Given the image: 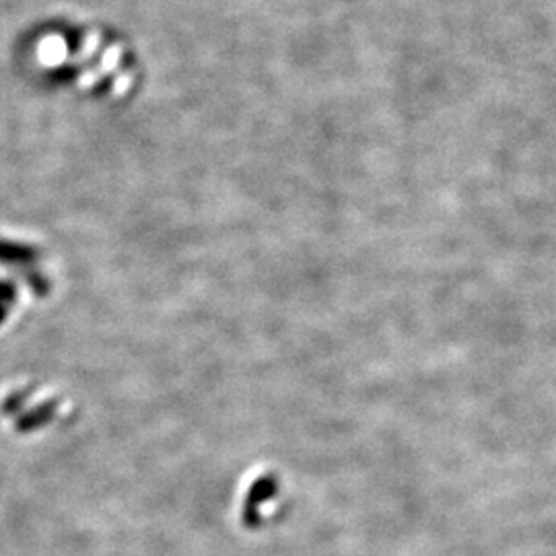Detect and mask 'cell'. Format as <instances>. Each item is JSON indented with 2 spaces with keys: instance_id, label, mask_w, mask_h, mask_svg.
Returning a JSON list of instances; mask_svg holds the SVG:
<instances>
[{
  "instance_id": "6da1fadb",
  "label": "cell",
  "mask_w": 556,
  "mask_h": 556,
  "mask_svg": "<svg viewBox=\"0 0 556 556\" xmlns=\"http://www.w3.org/2000/svg\"><path fill=\"white\" fill-rule=\"evenodd\" d=\"M122 54H124V48H122L120 44L110 46L106 52H103L99 66L93 68V71H85V73H83V77L79 79V85H81V87H91V85H95L101 77H106V75L118 71L120 64H122Z\"/></svg>"
},
{
  "instance_id": "7a4b0ae2",
  "label": "cell",
  "mask_w": 556,
  "mask_h": 556,
  "mask_svg": "<svg viewBox=\"0 0 556 556\" xmlns=\"http://www.w3.org/2000/svg\"><path fill=\"white\" fill-rule=\"evenodd\" d=\"M66 54H68V48H66V42L58 36L54 38H46L40 46V58L44 64L48 66H58L66 60Z\"/></svg>"
},
{
  "instance_id": "3957f363",
  "label": "cell",
  "mask_w": 556,
  "mask_h": 556,
  "mask_svg": "<svg viewBox=\"0 0 556 556\" xmlns=\"http://www.w3.org/2000/svg\"><path fill=\"white\" fill-rule=\"evenodd\" d=\"M99 44H101V33H99V31H91L89 36H85L81 50L73 56L71 62H73V64H83V62H87V60L97 52Z\"/></svg>"
},
{
  "instance_id": "277c9868",
  "label": "cell",
  "mask_w": 556,
  "mask_h": 556,
  "mask_svg": "<svg viewBox=\"0 0 556 556\" xmlns=\"http://www.w3.org/2000/svg\"><path fill=\"white\" fill-rule=\"evenodd\" d=\"M132 79H134V77H132L130 71L118 75V79H116V83H114V95H124V93L130 89Z\"/></svg>"
}]
</instances>
